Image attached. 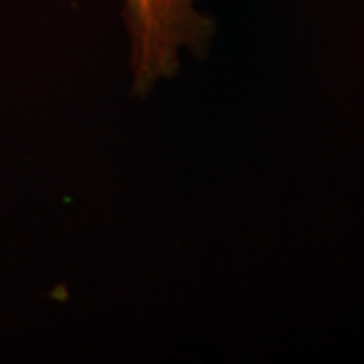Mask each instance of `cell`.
<instances>
[{"mask_svg":"<svg viewBox=\"0 0 364 364\" xmlns=\"http://www.w3.org/2000/svg\"><path fill=\"white\" fill-rule=\"evenodd\" d=\"M134 91L144 95L181 67V53L207 49L215 23L195 0H126Z\"/></svg>","mask_w":364,"mask_h":364,"instance_id":"6da1fadb","label":"cell"}]
</instances>
